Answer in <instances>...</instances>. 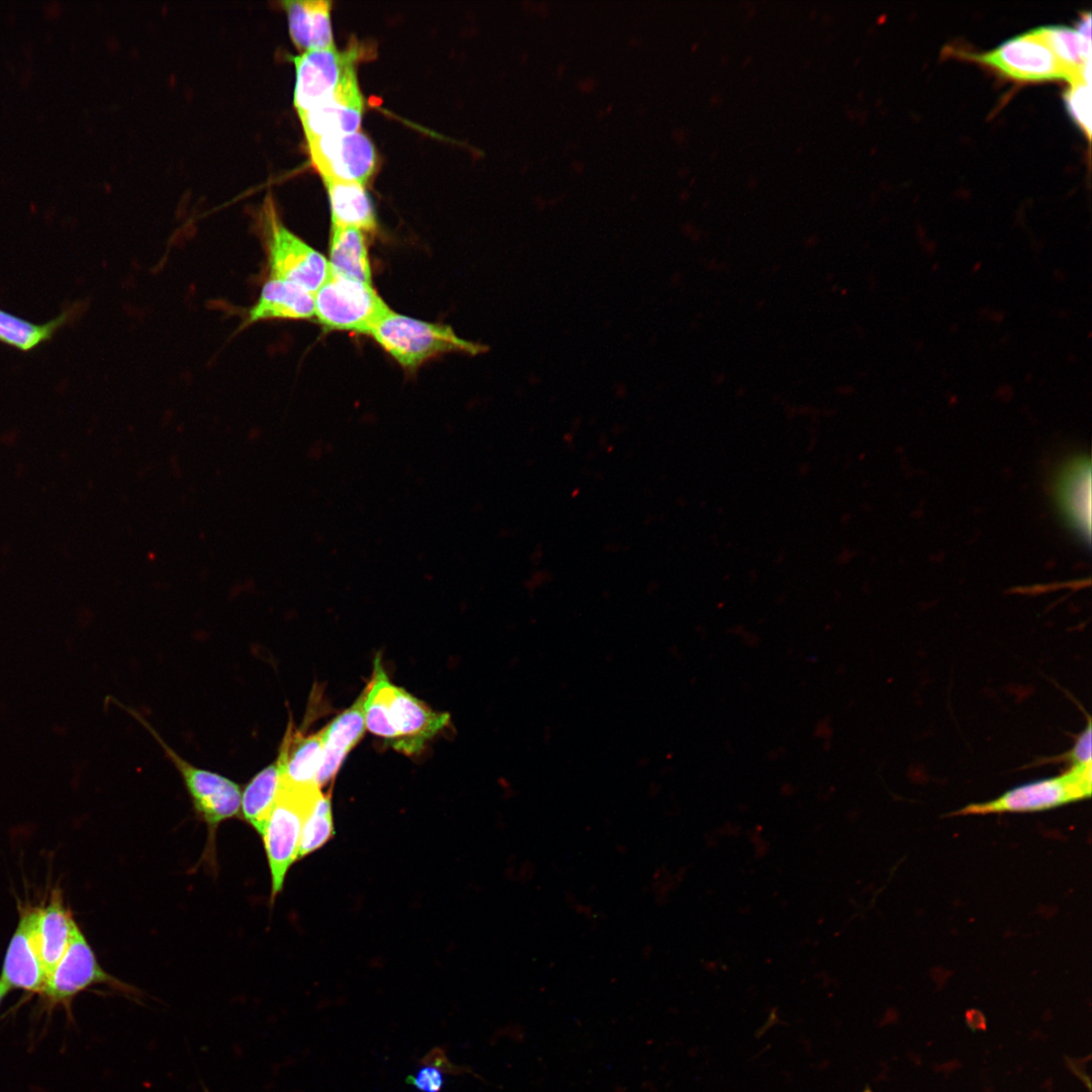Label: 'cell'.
<instances>
[{
  "mask_svg": "<svg viewBox=\"0 0 1092 1092\" xmlns=\"http://www.w3.org/2000/svg\"><path fill=\"white\" fill-rule=\"evenodd\" d=\"M400 366L414 370L446 353L478 355L486 347L458 337L451 327L390 310L369 334Z\"/></svg>",
  "mask_w": 1092,
  "mask_h": 1092,
  "instance_id": "obj_1",
  "label": "cell"
},
{
  "mask_svg": "<svg viewBox=\"0 0 1092 1092\" xmlns=\"http://www.w3.org/2000/svg\"><path fill=\"white\" fill-rule=\"evenodd\" d=\"M256 220L266 251L268 278L314 293L329 275L328 259L283 223L271 195L264 198Z\"/></svg>",
  "mask_w": 1092,
  "mask_h": 1092,
  "instance_id": "obj_2",
  "label": "cell"
},
{
  "mask_svg": "<svg viewBox=\"0 0 1092 1092\" xmlns=\"http://www.w3.org/2000/svg\"><path fill=\"white\" fill-rule=\"evenodd\" d=\"M322 792L313 785H294L281 778L275 805L262 837L271 876V901L282 891L290 866L298 859L305 817Z\"/></svg>",
  "mask_w": 1092,
  "mask_h": 1092,
  "instance_id": "obj_3",
  "label": "cell"
},
{
  "mask_svg": "<svg viewBox=\"0 0 1092 1092\" xmlns=\"http://www.w3.org/2000/svg\"><path fill=\"white\" fill-rule=\"evenodd\" d=\"M390 310L372 284L331 270L314 292V315L328 330L369 335Z\"/></svg>",
  "mask_w": 1092,
  "mask_h": 1092,
  "instance_id": "obj_4",
  "label": "cell"
},
{
  "mask_svg": "<svg viewBox=\"0 0 1092 1092\" xmlns=\"http://www.w3.org/2000/svg\"><path fill=\"white\" fill-rule=\"evenodd\" d=\"M1091 764L1072 765L1064 774L1017 786L1000 797L970 804L951 815L1042 811L1086 799L1091 794Z\"/></svg>",
  "mask_w": 1092,
  "mask_h": 1092,
  "instance_id": "obj_5",
  "label": "cell"
},
{
  "mask_svg": "<svg viewBox=\"0 0 1092 1092\" xmlns=\"http://www.w3.org/2000/svg\"><path fill=\"white\" fill-rule=\"evenodd\" d=\"M147 727L180 772L194 810L207 826L208 838L205 852L210 856V860L211 853L214 852L217 827L221 822L239 814L241 788L229 778L192 765L168 746L152 727L148 725Z\"/></svg>",
  "mask_w": 1092,
  "mask_h": 1092,
  "instance_id": "obj_6",
  "label": "cell"
},
{
  "mask_svg": "<svg viewBox=\"0 0 1092 1092\" xmlns=\"http://www.w3.org/2000/svg\"><path fill=\"white\" fill-rule=\"evenodd\" d=\"M95 985H107L130 999L142 996L138 989L101 968L78 927L64 956L49 974L41 995L51 1005L68 1007L77 995Z\"/></svg>",
  "mask_w": 1092,
  "mask_h": 1092,
  "instance_id": "obj_7",
  "label": "cell"
},
{
  "mask_svg": "<svg viewBox=\"0 0 1092 1092\" xmlns=\"http://www.w3.org/2000/svg\"><path fill=\"white\" fill-rule=\"evenodd\" d=\"M361 51L357 43L343 51L334 46L305 51L292 59L295 68L293 105L298 115L329 97L349 77L357 74L356 65L363 57Z\"/></svg>",
  "mask_w": 1092,
  "mask_h": 1092,
  "instance_id": "obj_8",
  "label": "cell"
},
{
  "mask_svg": "<svg viewBox=\"0 0 1092 1092\" xmlns=\"http://www.w3.org/2000/svg\"><path fill=\"white\" fill-rule=\"evenodd\" d=\"M967 57L1017 80L1064 79L1070 84L1077 83L1035 28L1006 39L991 51Z\"/></svg>",
  "mask_w": 1092,
  "mask_h": 1092,
  "instance_id": "obj_9",
  "label": "cell"
},
{
  "mask_svg": "<svg viewBox=\"0 0 1092 1092\" xmlns=\"http://www.w3.org/2000/svg\"><path fill=\"white\" fill-rule=\"evenodd\" d=\"M310 161L324 181L364 185L373 175L377 156L369 138L360 130L306 142Z\"/></svg>",
  "mask_w": 1092,
  "mask_h": 1092,
  "instance_id": "obj_10",
  "label": "cell"
},
{
  "mask_svg": "<svg viewBox=\"0 0 1092 1092\" xmlns=\"http://www.w3.org/2000/svg\"><path fill=\"white\" fill-rule=\"evenodd\" d=\"M38 907H23L3 962L0 981L12 989L41 994L48 974L41 962L36 922Z\"/></svg>",
  "mask_w": 1092,
  "mask_h": 1092,
  "instance_id": "obj_11",
  "label": "cell"
},
{
  "mask_svg": "<svg viewBox=\"0 0 1092 1092\" xmlns=\"http://www.w3.org/2000/svg\"><path fill=\"white\" fill-rule=\"evenodd\" d=\"M363 112L364 98L357 74H354L333 94L298 117L307 142L322 136L358 131Z\"/></svg>",
  "mask_w": 1092,
  "mask_h": 1092,
  "instance_id": "obj_12",
  "label": "cell"
},
{
  "mask_svg": "<svg viewBox=\"0 0 1092 1092\" xmlns=\"http://www.w3.org/2000/svg\"><path fill=\"white\" fill-rule=\"evenodd\" d=\"M390 719L397 734L391 746L406 755H415L448 725L450 715L432 710L404 689L392 685Z\"/></svg>",
  "mask_w": 1092,
  "mask_h": 1092,
  "instance_id": "obj_13",
  "label": "cell"
},
{
  "mask_svg": "<svg viewBox=\"0 0 1092 1092\" xmlns=\"http://www.w3.org/2000/svg\"><path fill=\"white\" fill-rule=\"evenodd\" d=\"M367 691L368 686L350 708L324 729L323 759L316 776L320 788L334 779L347 754L364 734Z\"/></svg>",
  "mask_w": 1092,
  "mask_h": 1092,
  "instance_id": "obj_14",
  "label": "cell"
},
{
  "mask_svg": "<svg viewBox=\"0 0 1092 1092\" xmlns=\"http://www.w3.org/2000/svg\"><path fill=\"white\" fill-rule=\"evenodd\" d=\"M314 316V293L285 280L268 278L243 327L270 320H307Z\"/></svg>",
  "mask_w": 1092,
  "mask_h": 1092,
  "instance_id": "obj_15",
  "label": "cell"
},
{
  "mask_svg": "<svg viewBox=\"0 0 1092 1092\" xmlns=\"http://www.w3.org/2000/svg\"><path fill=\"white\" fill-rule=\"evenodd\" d=\"M294 46L302 52L335 46L332 29V3L326 0H299L282 3Z\"/></svg>",
  "mask_w": 1092,
  "mask_h": 1092,
  "instance_id": "obj_16",
  "label": "cell"
},
{
  "mask_svg": "<svg viewBox=\"0 0 1092 1092\" xmlns=\"http://www.w3.org/2000/svg\"><path fill=\"white\" fill-rule=\"evenodd\" d=\"M77 928L61 893L54 891L48 904L38 907L36 922L38 951L48 976L64 956Z\"/></svg>",
  "mask_w": 1092,
  "mask_h": 1092,
  "instance_id": "obj_17",
  "label": "cell"
},
{
  "mask_svg": "<svg viewBox=\"0 0 1092 1092\" xmlns=\"http://www.w3.org/2000/svg\"><path fill=\"white\" fill-rule=\"evenodd\" d=\"M331 206L332 226L373 233L377 228L371 198L364 185L346 181H324Z\"/></svg>",
  "mask_w": 1092,
  "mask_h": 1092,
  "instance_id": "obj_18",
  "label": "cell"
},
{
  "mask_svg": "<svg viewBox=\"0 0 1092 1092\" xmlns=\"http://www.w3.org/2000/svg\"><path fill=\"white\" fill-rule=\"evenodd\" d=\"M324 751V729L309 735H294L288 728L277 759L282 780L294 785H316Z\"/></svg>",
  "mask_w": 1092,
  "mask_h": 1092,
  "instance_id": "obj_19",
  "label": "cell"
},
{
  "mask_svg": "<svg viewBox=\"0 0 1092 1092\" xmlns=\"http://www.w3.org/2000/svg\"><path fill=\"white\" fill-rule=\"evenodd\" d=\"M364 232L347 226H332L330 270L336 274L372 284L371 266Z\"/></svg>",
  "mask_w": 1092,
  "mask_h": 1092,
  "instance_id": "obj_20",
  "label": "cell"
},
{
  "mask_svg": "<svg viewBox=\"0 0 1092 1092\" xmlns=\"http://www.w3.org/2000/svg\"><path fill=\"white\" fill-rule=\"evenodd\" d=\"M281 775V765L276 758V760L256 774L243 791L241 799L243 818L260 835H262L275 805Z\"/></svg>",
  "mask_w": 1092,
  "mask_h": 1092,
  "instance_id": "obj_21",
  "label": "cell"
},
{
  "mask_svg": "<svg viewBox=\"0 0 1092 1092\" xmlns=\"http://www.w3.org/2000/svg\"><path fill=\"white\" fill-rule=\"evenodd\" d=\"M1035 29L1056 57L1072 73L1076 82L1090 84L1091 39L1066 25H1046Z\"/></svg>",
  "mask_w": 1092,
  "mask_h": 1092,
  "instance_id": "obj_22",
  "label": "cell"
},
{
  "mask_svg": "<svg viewBox=\"0 0 1092 1092\" xmlns=\"http://www.w3.org/2000/svg\"><path fill=\"white\" fill-rule=\"evenodd\" d=\"M77 307H69L57 317L35 324L0 308V342L22 352H28L50 341L54 335L77 313Z\"/></svg>",
  "mask_w": 1092,
  "mask_h": 1092,
  "instance_id": "obj_23",
  "label": "cell"
},
{
  "mask_svg": "<svg viewBox=\"0 0 1092 1092\" xmlns=\"http://www.w3.org/2000/svg\"><path fill=\"white\" fill-rule=\"evenodd\" d=\"M1090 465L1080 461L1068 469L1061 480L1062 505L1075 527L1090 539Z\"/></svg>",
  "mask_w": 1092,
  "mask_h": 1092,
  "instance_id": "obj_24",
  "label": "cell"
},
{
  "mask_svg": "<svg viewBox=\"0 0 1092 1092\" xmlns=\"http://www.w3.org/2000/svg\"><path fill=\"white\" fill-rule=\"evenodd\" d=\"M391 684L379 657L374 661V675L368 685L365 699V726L373 734L382 737L391 746L397 738L390 719Z\"/></svg>",
  "mask_w": 1092,
  "mask_h": 1092,
  "instance_id": "obj_25",
  "label": "cell"
},
{
  "mask_svg": "<svg viewBox=\"0 0 1092 1092\" xmlns=\"http://www.w3.org/2000/svg\"><path fill=\"white\" fill-rule=\"evenodd\" d=\"M333 834L331 800L321 794L304 819L300 834L298 858L304 857L322 847Z\"/></svg>",
  "mask_w": 1092,
  "mask_h": 1092,
  "instance_id": "obj_26",
  "label": "cell"
},
{
  "mask_svg": "<svg viewBox=\"0 0 1092 1092\" xmlns=\"http://www.w3.org/2000/svg\"><path fill=\"white\" fill-rule=\"evenodd\" d=\"M1068 113L1074 121L1084 130L1087 138L1091 135V88L1090 84L1077 82L1070 84L1064 95Z\"/></svg>",
  "mask_w": 1092,
  "mask_h": 1092,
  "instance_id": "obj_27",
  "label": "cell"
},
{
  "mask_svg": "<svg viewBox=\"0 0 1092 1092\" xmlns=\"http://www.w3.org/2000/svg\"><path fill=\"white\" fill-rule=\"evenodd\" d=\"M1067 759L1072 762V765L1077 764H1091V722L1087 723L1086 728L1078 734L1076 741L1067 754Z\"/></svg>",
  "mask_w": 1092,
  "mask_h": 1092,
  "instance_id": "obj_28",
  "label": "cell"
},
{
  "mask_svg": "<svg viewBox=\"0 0 1092 1092\" xmlns=\"http://www.w3.org/2000/svg\"><path fill=\"white\" fill-rule=\"evenodd\" d=\"M411 1083L421 1092H440L444 1079L442 1073L435 1067L426 1066L421 1068L415 1076H411Z\"/></svg>",
  "mask_w": 1092,
  "mask_h": 1092,
  "instance_id": "obj_29",
  "label": "cell"
},
{
  "mask_svg": "<svg viewBox=\"0 0 1092 1092\" xmlns=\"http://www.w3.org/2000/svg\"><path fill=\"white\" fill-rule=\"evenodd\" d=\"M1074 29L1082 36L1091 39V13L1089 11L1083 13Z\"/></svg>",
  "mask_w": 1092,
  "mask_h": 1092,
  "instance_id": "obj_30",
  "label": "cell"
},
{
  "mask_svg": "<svg viewBox=\"0 0 1092 1092\" xmlns=\"http://www.w3.org/2000/svg\"><path fill=\"white\" fill-rule=\"evenodd\" d=\"M8 992H9V990H8V989L6 988V986H5V985H4V984H3V983H2L1 981H0V1004H1V1002L3 1001V999L5 998V996L7 995V993H8Z\"/></svg>",
  "mask_w": 1092,
  "mask_h": 1092,
  "instance_id": "obj_31",
  "label": "cell"
},
{
  "mask_svg": "<svg viewBox=\"0 0 1092 1092\" xmlns=\"http://www.w3.org/2000/svg\"><path fill=\"white\" fill-rule=\"evenodd\" d=\"M204 1092H209L206 1087H203Z\"/></svg>",
  "mask_w": 1092,
  "mask_h": 1092,
  "instance_id": "obj_32",
  "label": "cell"
},
{
  "mask_svg": "<svg viewBox=\"0 0 1092 1092\" xmlns=\"http://www.w3.org/2000/svg\"><path fill=\"white\" fill-rule=\"evenodd\" d=\"M864 1092H871V1091L867 1090V1091H864Z\"/></svg>",
  "mask_w": 1092,
  "mask_h": 1092,
  "instance_id": "obj_33",
  "label": "cell"
}]
</instances>
